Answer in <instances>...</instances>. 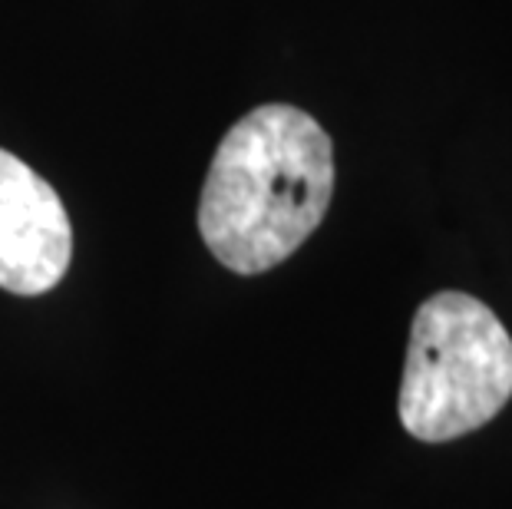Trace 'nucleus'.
Wrapping results in <instances>:
<instances>
[{"label":"nucleus","mask_w":512,"mask_h":509,"mask_svg":"<svg viewBox=\"0 0 512 509\" xmlns=\"http://www.w3.org/2000/svg\"><path fill=\"white\" fill-rule=\"evenodd\" d=\"M73 258L67 205L24 159L0 149V288L10 295H47Z\"/></svg>","instance_id":"7ed1b4c3"},{"label":"nucleus","mask_w":512,"mask_h":509,"mask_svg":"<svg viewBox=\"0 0 512 509\" xmlns=\"http://www.w3.org/2000/svg\"><path fill=\"white\" fill-rule=\"evenodd\" d=\"M512 397V338L466 291H440L413 314L397 397L400 424L423 443L486 427Z\"/></svg>","instance_id":"f03ea898"},{"label":"nucleus","mask_w":512,"mask_h":509,"mask_svg":"<svg viewBox=\"0 0 512 509\" xmlns=\"http://www.w3.org/2000/svg\"><path fill=\"white\" fill-rule=\"evenodd\" d=\"M334 143L311 113L265 103L222 136L205 172L199 232L235 275H261L298 252L334 199Z\"/></svg>","instance_id":"f257e3e1"}]
</instances>
